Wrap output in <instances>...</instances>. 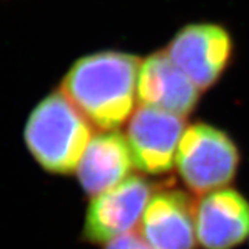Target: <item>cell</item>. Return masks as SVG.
Returning a JSON list of instances; mask_svg holds the SVG:
<instances>
[{
	"label": "cell",
	"instance_id": "obj_11",
	"mask_svg": "<svg viewBox=\"0 0 249 249\" xmlns=\"http://www.w3.org/2000/svg\"><path fill=\"white\" fill-rule=\"evenodd\" d=\"M106 249H154L140 232L132 231L106 244Z\"/></svg>",
	"mask_w": 249,
	"mask_h": 249
},
{
	"label": "cell",
	"instance_id": "obj_10",
	"mask_svg": "<svg viewBox=\"0 0 249 249\" xmlns=\"http://www.w3.org/2000/svg\"><path fill=\"white\" fill-rule=\"evenodd\" d=\"M133 157L127 139L118 130L91 137L76 168L80 187L91 196H100L130 176Z\"/></svg>",
	"mask_w": 249,
	"mask_h": 249
},
{
	"label": "cell",
	"instance_id": "obj_3",
	"mask_svg": "<svg viewBox=\"0 0 249 249\" xmlns=\"http://www.w3.org/2000/svg\"><path fill=\"white\" fill-rule=\"evenodd\" d=\"M240 163V154L227 134L213 126L187 127L178 142L175 165L187 188L204 196L230 184Z\"/></svg>",
	"mask_w": 249,
	"mask_h": 249
},
{
	"label": "cell",
	"instance_id": "obj_2",
	"mask_svg": "<svg viewBox=\"0 0 249 249\" xmlns=\"http://www.w3.org/2000/svg\"><path fill=\"white\" fill-rule=\"evenodd\" d=\"M62 91L43 98L28 119L24 139L31 155L49 173L75 172L91 140V126Z\"/></svg>",
	"mask_w": 249,
	"mask_h": 249
},
{
	"label": "cell",
	"instance_id": "obj_7",
	"mask_svg": "<svg viewBox=\"0 0 249 249\" xmlns=\"http://www.w3.org/2000/svg\"><path fill=\"white\" fill-rule=\"evenodd\" d=\"M196 241L202 249H232L249 237V202L234 188L223 187L196 204Z\"/></svg>",
	"mask_w": 249,
	"mask_h": 249
},
{
	"label": "cell",
	"instance_id": "obj_5",
	"mask_svg": "<svg viewBox=\"0 0 249 249\" xmlns=\"http://www.w3.org/2000/svg\"><path fill=\"white\" fill-rule=\"evenodd\" d=\"M152 194L148 180L142 176H129L114 188L93 196L83 224L85 240L93 244H108L133 231L142 222Z\"/></svg>",
	"mask_w": 249,
	"mask_h": 249
},
{
	"label": "cell",
	"instance_id": "obj_6",
	"mask_svg": "<svg viewBox=\"0 0 249 249\" xmlns=\"http://www.w3.org/2000/svg\"><path fill=\"white\" fill-rule=\"evenodd\" d=\"M230 50V37L224 29L199 24L181 29L166 53L198 89L204 90L220 76Z\"/></svg>",
	"mask_w": 249,
	"mask_h": 249
},
{
	"label": "cell",
	"instance_id": "obj_9",
	"mask_svg": "<svg viewBox=\"0 0 249 249\" xmlns=\"http://www.w3.org/2000/svg\"><path fill=\"white\" fill-rule=\"evenodd\" d=\"M199 91L168 53L152 54L140 65L137 97L144 106L184 118L196 106Z\"/></svg>",
	"mask_w": 249,
	"mask_h": 249
},
{
	"label": "cell",
	"instance_id": "obj_8",
	"mask_svg": "<svg viewBox=\"0 0 249 249\" xmlns=\"http://www.w3.org/2000/svg\"><path fill=\"white\" fill-rule=\"evenodd\" d=\"M140 234L154 249H194L196 205L180 190L154 193L140 222Z\"/></svg>",
	"mask_w": 249,
	"mask_h": 249
},
{
	"label": "cell",
	"instance_id": "obj_4",
	"mask_svg": "<svg viewBox=\"0 0 249 249\" xmlns=\"http://www.w3.org/2000/svg\"><path fill=\"white\" fill-rule=\"evenodd\" d=\"M186 129L183 116L144 104L136 108L126 132L134 168L147 175L172 170Z\"/></svg>",
	"mask_w": 249,
	"mask_h": 249
},
{
	"label": "cell",
	"instance_id": "obj_1",
	"mask_svg": "<svg viewBox=\"0 0 249 249\" xmlns=\"http://www.w3.org/2000/svg\"><path fill=\"white\" fill-rule=\"evenodd\" d=\"M140 65L132 54H91L70 70L61 91L90 124L116 130L133 111Z\"/></svg>",
	"mask_w": 249,
	"mask_h": 249
}]
</instances>
